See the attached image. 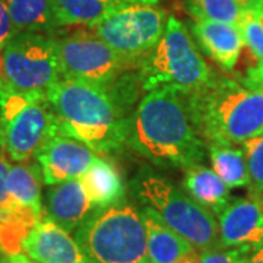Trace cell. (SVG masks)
Here are the masks:
<instances>
[{
    "instance_id": "484cf974",
    "label": "cell",
    "mask_w": 263,
    "mask_h": 263,
    "mask_svg": "<svg viewBox=\"0 0 263 263\" xmlns=\"http://www.w3.org/2000/svg\"><path fill=\"white\" fill-rule=\"evenodd\" d=\"M249 167V195L263 200V135L243 143Z\"/></svg>"
},
{
    "instance_id": "4dcf8cb0",
    "label": "cell",
    "mask_w": 263,
    "mask_h": 263,
    "mask_svg": "<svg viewBox=\"0 0 263 263\" xmlns=\"http://www.w3.org/2000/svg\"><path fill=\"white\" fill-rule=\"evenodd\" d=\"M245 263H263V246L247 254Z\"/></svg>"
},
{
    "instance_id": "d6a6232c",
    "label": "cell",
    "mask_w": 263,
    "mask_h": 263,
    "mask_svg": "<svg viewBox=\"0 0 263 263\" xmlns=\"http://www.w3.org/2000/svg\"><path fill=\"white\" fill-rule=\"evenodd\" d=\"M247 9H263V0H241Z\"/></svg>"
},
{
    "instance_id": "d6986e66",
    "label": "cell",
    "mask_w": 263,
    "mask_h": 263,
    "mask_svg": "<svg viewBox=\"0 0 263 263\" xmlns=\"http://www.w3.org/2000/svg\"><path fill=\"white\" fill-rule=\"evenodd\" d=\"M8 190L19 206L32 211L38 218L44 216V206L41 200V183L43 174L40 165L34 162H16L10 164L8 173Z\"/></svg>"
},
{
    "instance_id": "ac0fdd59",
    "label": "cell",
    "mask_w": 263,
    "mask_h": 263,
    "mask_svg": "<svg viewBox=\"0 0 263 263\" xmlns=\"http://www.w3.org/2000/svg\"><path fill=\"white\" fill-rule=\"evenodd\" d=\"M81 181L95 209L123 202L126 193L124 184L119 171L110 161L97 157Z\"/></svg>"
},
{
    "instance_id": "30bf717a",
    "label": "cell",
    "mask_w": 263,
    "mask_h": 263,
    "mask_svg": "<svg viewBox=\"0 0 263 263\" xmlns=\"http://www.w3.org/2000/svg\"><path fill=\"white\" fill-rule=\"evenodd\" d=\"M53 38L56 43L60 73L65 79L84 81L108 89L120 73L129 69L120 56L104 43L92 28L78 27L60 35L54 32Z\"/></svg>"
},
{
    "instance_id": "1f68e13d",
    "label": "cell",
    "mask_w": 263,
    "mask_h": 263,
    "mask_svg": "<svg viewBox=\"0 0 263 263\" xmlns=\"http://www.w3.org/2000/svg\"><path fill=\"white\" fill-rule=\"evenodd\" d=\"M5 263H34L29 257H27L25 254L18 253V254H12V256H8Z\"/></svg>"
},
{
    "instance_id": "4316f807",
    "label": "cell",
    "mask_w": 263,
    "mask_h": 263,
    "mask_svg": "<svg viewBox=\"0 0 263 263\" xmlns=\"http://www.w3.org/2000/svg\"><path fill=\"white\" fill-rule=\"evenodd\" d=\"M249 252L243 249L216 247L200 253L199 263H245Z\"/></svg>"
},
{
    "instance_id": "5b68a950",
    "label": "cell",
    "mask_w": 263,
    "mask_h": 263,
    "mask_svg": "<svg viewBox=\"0 0 263 263\" xmlns=\"http://www.w3.org/2000/svg\"><path fill=\"white\" fill-rule=\"evenodd\" d=\"M75 240L91 263H149L142 214L124 202L97 208Z\"/></svg>"
},
{
    "instance_id": "83f0119b",
    "label": "cell",
    "mask_w": 263,
    "mask_h": 263,
    "mask_svg": "<svg viewBox=\"0 0 263 263\" xmlns=\"http://www.w3.org/2000/svg\"><path fill=\"white\" fill-rule=\"evenodd\" d=\"M16 34V29L13 27V22L9 15V10L6 8L5 2L0 0V51L8 44L10 38Z\"/></svg>"
},
{
    "instance_id": "cb8c5ba5",
    "label": "cell",
    "mask_w": 263,
    "mask_h": 263,
    "mask_svg": "<svg viewBox=\"0 0 263 263\" xmlns=\"http://www.w3.org/2000/svg\"><path fill=\"white\" fill-rule=\"evenodd\" d=\"M238 28L250 56V65L243 78L263 82V9L246 10Z\"/></svg>"
},
{
    "instance_id": "3957f363",
    "label": "cell",
    "mask_w": 263,
    "mask_h": 263,
    "mask_svg": "<svg viewBox=\"0 0 263 263\" xmlns=\"http://www.w3.org/2000/svg\"><path fill=\"white\" fill-rule=\"evenodd\" d=\"M46 94L60 133L82 142L95 154H110L126 143L127 120L107 89L62 78Z\"/></svg>"
},
{
    "instance_id": "7c38bea8",
    "label": "cell",
    "mask_w": 263,
    "mask_h": 263,
    "mask_svg": "<svg viewBox=\"0 0 263 263\" xmlns=\"http://www.w3.org/2000/svg\"><path fill=\"white\" fill-rule=\"evenodd\" d=\"M97 157L89 146L60 132L51 136L35 155L47 186L82 179Z\"/></svg>"
},
{
    "instance_id": "603a6c76",
    "label": "cell",
    "mask_w": 263,
    "mask_h": 263,
    "mask_svg": "<svg viewBox=\"0 0 263 263\" xmlns=\"http://www.w3.org/2000/svg\"><path fill=\"white\" fill-rule=\"evenodd\" d=\"M10 162L6 154L0 152V221L5 226L16 230L24 235H28L32 227L37 224L41 218H38L32 211L19 206L18 203L10 196L8 190V173H9Z\"/></svg>"
},
{
    "instance_id": "f1b7e54d",
    "label": "cell",
    "mask_w": 263,
    "mask_h": 263,
    "mask_svg": "<svg viewBox=\"0 0 263 263\" xmlns=\"http://www.w3.org/2000/svg\"><path fill=\"white\" fill-rule=\"evenodd\" d=\"M114 8H124L130 5H155L158 0H107Z\"/></svg>"
},
{
    "instance_id": "7a4b0ae2",
    "label": "cell",
    "mask_w": 263,
    "mask_h": 263,
    "mask_svg": "<svg viewBox=\"0 0 263 263\" xmlns=\"http://www.w3.org/2000/svg\"><path fill=\"white\" fill-rule=\"evenodd\" d=\"M190 120L208 145H243L263 135V82L216 76L184 95Z\"/></svg>"
},
{
    "instance_id": "7402d4cb",
    "label": "cell",
    "mask_w": 263,
    "mask_h": 263,
    "mask_svg": "<svg viewBox=\"0 0 263 263\" xmlns=\"http://www.w3.org/2000/svg\"><path fill=\"white\" fill-rule=\"evenodd\" d=\"M208 152L212 162V170L226 181L228 187H249V167L243 148L212 143L208 145Z\"/></svg>"
},
{
    "instance_id": "6da1fadb",
    "label": "cell",
    "mask_w": 263,
    "mask_h": 263,
    "mask_svg": "<svg viewBox=\"0 0 263 263\" xmlns=\"http://www.w3.org/2000/svg\"><path fill=\"white\" fill-rule=\"evenodd\" d=\"M126 143L160 167L202 164L206 143L190 120L184 95L174 88L149 91L127 120Z\"/></svg>"
},
{
    "instance_id": "2e32d148",
    "label": "cell",
    "mask_w": 263,
    "mask_h": 263,
    "mask_svg": "<svg viewBox=\"0 0 263 263\" xmlns=\"http://www.w3.org/2000/svg\"><path fill=\"white\" fill-rule=\"evenodd\" d=\"M146 228L149 263H199L200 252L186 238L173 231L152 209H142Z\"/></svg>"
},
{
    "instance_id": "836d02e7",
    "label": "cell",
    "mask_w": 263,
    "mask_h": 263,
    "mask_svg": "<svg viewBox=\"0 0 263 263\" xmlns=\"http://www.w3.org/2000/svg\"><path fill=\"white\" fill-rule=\"evenodd\" d=\"M34 263H48V262H34Z\"/></svg>"
},
{
    "instance_id": "44dd1931",
    "label": "cell",
    "mask_w": 263,
    "mask_h": 263,
    "mask_svg": "<svg viewBox=\"0 0 263 263\" xmlns=\"http://www.w3.org/2000/svg\"><path fill=\"white\" fill-rule=\"evenodd\" d=\"M59 28L88 27L94 28L114 9L107 0H53Z\"/></svg>"
},
{
    "instance_id": "f546056e",
    "label": "cell",
    "mask_w": 263,
    "mask_h": 263,
    "mask_svg": "<svg viewBox=\"0 0 263 263\" xmlns=\"http://www.w3.org/2000/svg\"><path fill=\"white\" fill-rule=\"evenodd\" d=\"M8 256L9 253H8V243H6V230L0 221V263H5Z\"/></svg>"
},
{
    "instance_id": "277c9868",
    "label": "cell",
    "mask_w": 263,
    "mask_h": 263,
    "mask_svg": "<svg viewBox=\"0 0 263 263\" xmlns=\"http://www.w3.org/2000/svg\"><path fill=\"white\" fill-rule=\"evenodd\" d=\"M136 69L139 85L146 92L167 86L189 95L214 78L195 38L174 16H170L160 43L142 59Z\"/></svg>"
},
{
    "instance_id": "ffe728a7",
    "label": "cell",
    "mask_w": 263,
    "mask_h": 263,
    "mask_svg": "<svg viewBox=\"0 0 263 263\" xmlns=\"http://www.w3.org/2000/svg\"><path fill=\"white\" fill-rule=\"evenodd\" d=\"M16 32L53 35L59 29L53 0H3Z\"/></svg>"
},
{
    "instance_id": "9a60e30c",
    "label": "cell",
    "mask_w": 263,
    "mask_h": 263,
    "mask_svg": "<svg viewBox=\"0 0 263 263\" xmlns=\"http://www.w3.org/2000/svg\"><path fill=\"white\" fill-rule=\"evenodd\" d=\"M95 211L81 179L69 180L50 186L46 196L44 216L65 228L67 233H75Z\"/></svg>"
},
{
    "instance_id": "52a82bcc",
    "label": "cell",
    "mask_w": 263,
    "mask_h": 263,
    "mask_svg": "<svg viewBox=\"0 0 263 263\" xmlns=\"http://www.w3.org/2000/svg\"><path fill=\"white\" fill-rule=\"evenodd\" d=\"M132 187L138 199L152 208L173 231L186 238L200 253L221 247L215 215L186 192L151 173L138 176Z\"/></svg>"
},
{
    "instance_id": "d4e9b609",
    "label": "cell",
    "mask_w": 263,
    "mask_h": 263,
    "mask_svg": "<svg viewBox=\"0 0 263 263\" xmlns=\"http://www.w3.org/2000/svg\"><path fill=\"white\" fill-rule=\"evenodd\" d=\"M189 12L196 19L240 25L247 8L241 0H184Z\"/></svg>"
},
{
    "instance_id": "ba28073f",
    "label": "cell",
    "mask_w": 263,
    "mask_h": 263,
    "mask_svg": "<svg viewBox=\"0 0 263 263\" xmlns=\"http://www.w3.org/2000/svg\"><path fill=\"white\" fill-rule=\"evenodd\" d=\"M62 79L53 35L16 32L0 51V86L18 92H47Z\"/></svg>"
},
{
    "instance_id": "5bb4252c",
    "label": "cell",
    "mask_w": 263,
    "mask_h": 263,
    "mask_svg": "<svg viewBox=\"0 0 263 263\" xmlns=\"http://www.w3.org/2000/svg\"><path fill=\"white\" fill-rule=\"evenodd\" d=\"M192 37L197 41L216 65L226 72H233L243 53L245 41L237 25L196 19L190 27Z\"/></svg>"
},
{
    "instance_id": "e0dca14e",
    "label": "cell",
    "mask_w": 263,
    "mask_h": 263,
    "mask_svg": "<svg viewBox=\"0 0 263 263\" xmlns=\"http://www.w3.org/2000/svg\"><path fill=\"white\" fill-rule=\"evenodd\" d=\"M186 170L183 179V189L189 196L195 199L199 205L209 209L214 215H218L231 200L230 187L212 168L202 164L192 165Z\"/></svg>"
},
{
    "instance_id": "4fadbf2b",
    "label": "cell",
    "mask_w": 263,
    "mask_h": 263,
    "mask_svg": "<svg viewBox=\"0 0 263 263\" xmlns=\"http://www.w3.org/2000/svg\"><path fill=\"white\" fill-rule=\"evenodd\" d=\"M22 250L34 262L91 263L75 237L43 216L22 241Z\"/></svg>"
},
{
    "instance_id": "9c48e42d",
    "label": "cell",
    "mask_w": 263,
    "mask_h": 263,
    "mask_svg": "<svg viewBox=\"0 0 263 263\" xmlns=\"http://www.w3.org/2000/svg\"><path fill=\"white\" fill-rule=\"evenodd\" d=\"M167 21L165 12L154 5H130L114 9L92 29L130 69L160 43Z\"/></svg>"
},
{
    "instance_id": "8992f818",
    "label": "cell",
    "mask_w": 263,
    "mask_h": 263,
    "mask_svg": "<svg viewBox=\"0 0 263 263\" xmlns=\"http://www.w3.org/2000/svg\"><path fill=\"white\" fill-rule=\"evenodd\" d=\"M59 133L46 92H18L0 86V151L15 162H28Z\"/></svg>"
},
{
    "instance_id": "8fae6325",
    "label": "cell",
    "mask_w": 263,
    "mask_h": 263,
    "mask_svg": "<svg viewBox=\"0 0 263 263\" xmlns=\"http://www.w3.org/2000/svg\"><path fill=\"white\" fill-rule=\"evenodd\" d=\"M219 243L224 249H243L249 253L263 246V200L234 197L218 214Z\"/></svg>"
}]
</instances>
